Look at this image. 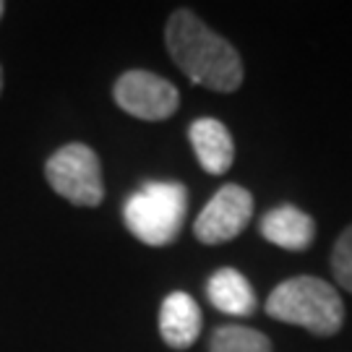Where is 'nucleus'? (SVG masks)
I'll return each mask as SVG.
<instances>
[{"instance_id":"f257e3e1","label":"nucleus","mask_w":352,"mask_h":352,"mask_svg":"<svg viewBox=\"0 0 352 352\" xmlns=\"http://www.w3.org/2000/svg\"><path fill=\"white\" fill-rule=\"evenodd\" d=\"M164 45L173 63L199 87L230 94L243 84L240 52L188 8H177L167 19Z\"/></svg>"},{"instance_id":"f03ea898","label":"nucleus","mask_w":352,"mask_h":352,"mask_svg":"<svg viewBox=\"0 0 352 352\" xmlns=\"http://www.w3.org/2000/svg\"><path fill=\"white\" fill-rule=\"evenodd\" d=\"M266 314L316 337H334L344 324V302L331 282L302 274L279 282L269 292Z\"/></svg>"},{"instance_id":"7ed1b4c3","label":"nucleus","mask_w":352,"mask_h":352,"mask_svg":"<svg viewBox=\"0 0 352 352\" xmlns=\"http://www.w3.org/2000/svg\"><path fill=\"white\" fill-rule=\"evenodd\" d=\"M188 214V188L175 180H149L128 196L123 222L144 245H173Z\"/></svg>"},{"instance_id":"20e7f679","label":"nucleus","mask_w":352,"mask_h":352,"mask_svg":"<svg viewBox=\"0 0 352 352\" xmlns=\"http://www.w3.org/2000/svg\"><path fill=\"white\" fill-rule=\"evenodd\" d=\"M45 180L60 199L81 209H94L104 201L100 157L81 141H71L52 151L45 162Z\"/></svg>"},{"instance_id":"39448f33","label":"nucleus","mask_w":352,"mask_h":352,"mask_svg":"<svg viewBox=\"0 0 352 352\" xmlns=\"http://www.w3.org/2000/svg\"><path fill=\"white\" fill-rule=\"evenodd\" d=\"M115 104L131 118H139L146 123H160L177 113L180 107V91L173 81L162 78L151 71H126L118 76L113 87Z\"/></svg>"},{"instance_id":"423d86ee","label":"nucleus","mask_w":352,"mask_h":352,"mask_svg":"<svg viewBox=\"0 0 352 352\" xmlns=\"http://www.w3.org/2000/svg\"><path fill=\"white\" fill-rule=\"evenodd\" d=\"M253 219V196L238 183H227L212 196L193 222V235L204 245L235 240Z\"/></svg>"},{"instance_id":"0eeeda50","label":"nucleus","mask_w":352,"mask_h":352,"mask_svg":"<svg viewBox=\"0 0 352 352\" xmlns=\"http://www.w3.org/2000/svg\"><path fill=\"white\" fill-rule=\"evenodd\" d=\"M201 334V308L188 292H170L160 305V337L173 350H188Z\"/></svg>"},{"instance_id":"6e6552de","label":"nucleus","mask_w":352,"mask_h":352,"mask_svg":"<svg viewBox=\"0 0 352 352\" xmlns=\"http://www.w3.org/2000/svg\"><path fill=\"white\" fill-rule=\"evenodd\" d=\"M190 146L196 160L209 175H225L235 162V144L232 133L217 118H199L188 128Z\"/></svg>"},{"instance_id":"1a4fd4ad","label":"nucleus","mask_w":352,"mask_h":352,"mask_svg":"<svg viewBox=\"0 0 352 352\" xmlns=\"http://www.w3.org/2000/svg\"><path fill=\"white\" fill-rule=\"evenodd\" d=\"M261 235L285 251H305L316 238V222L298 206L279 204L261 217Z\"/></svg>"},{"instance_id":"9d476101","label":"nucleus","mask_w":352,"mask_h":352,"mask_svg":"<svg viewBox=\"0 0 352 352\" xmlns=\"http://www.w3.org/2000/svg\"><path fill=\"white\" fill-rule=\"evenodd\" d=\"M206 298L219 314L227 316H253L256 311V292H253L251 282L240 274L238 269H217L209 282H206Z\"/></svg>"},{"instance_id":"9b49d317","label":"nucleus","mask_w":352,"mask_h":352,"mask_svg":"<svg viewBox=\"0 0 352 352\" xmlns=\"http://www.w3.org/2000/svg\"><path fill=\"white\" fill-rule=\"evenodd\" d=\"M209 352H274V347H272V340L258 329L219 327L214 329Z\"/></svg>"},{"instance_id":"f8f14e48","label":"nucleus","mask_w":352,"mask_h":352,"mask_svg":"<svg viewBox=\"0 0 352 352\" xmlns=\"http://www.w3.org/2000/svg\"><path fill=\"white\" fill-rule=\"evenodd\" d=\"M331 274L342 289L352 292V225L342 230L331 251Z\"/></svg>"},{"instance_id":"ddd939ff","label":"nucleus","mask_w":352,"mask_h":352,"mask_svg":"<svg viewBox=\"0 0 352 352\" xmlns=\"http://www.w3.org/2000/svg\"><path fill=\"white\" fill-rule=\"evenodd\" d=\"M0 94H3V65H0Z\"/></svg>"},{"instance_id":"4468645a","label":"nucleus","mask_w":352,"mask_h":352,"mask_svg":"<svg viewBox=\"0 0 352 352\" xmlns=\"http://www.w3.org/2000/svg\"><path fill=\"white\" fill-rule=\"evenodd\" d=\"M3 11H6V3L0 0V19H3Z\"/></svg>"}]
</instances>
